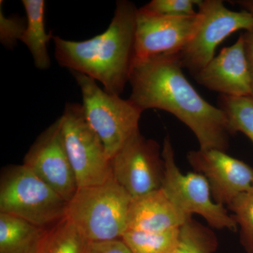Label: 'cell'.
<instances>
[{
	"mask_svg": "<svg viewBox=\"0 0 253 253\" xmlns=\"http://www.w3.org/2000/svg\"><path fill=\"white\" fill-rule=\"evenodd\" d=\"M113 179L132 199L161 189L165 165L157 141L136 132L111 159Z\"/></svg>",
	"mask_w": 253,
	"mask_h": 253,
	"instance_id": "9",
	"label": "cell"
},
{
	"mask_svg": "<svg viewBox=\"0 0 253 253\" xmlns=\"http://www.w3.org/2000/svg\"><path fill=\"white\" fill-rule=\"evenodd\" d=\"M26 13V28L21 41L27 46L38 69L46 70L50 67L51 59L48 51V44L53 39L52 33L45 29V1L23 0Z\"/></svg>",
	"mask_w": 253,
	"mask_h": 253,
	"instance_id": "16",
	"label": "cell"
},
{
	"mask_svg": "<svg viewBox=\"0 0 253 253\" xmlns=\"http://www.w3.org/2000/svg\"><path fill=\"white\" fill-rule=\"evenodd\" d=\"M67 201L24 165L4 168L0 179V213L44 229L66 217Z\"/></svg>",
	"mask_w": 253,
	"mask_h": 253,
	"instance_id": "4",
	"label": "cell"
},
{
	"mask_svg": "<svg viewBox=\"0 0 253 253\" xmlns=\"http://www.w3.org/2000/svg\"><path fill=\"white\" fill-rule=\"evenodd\" d=\"M202 20L199 11L193 16H172L138 9L134 61L178 54L194 38Z\"/></svg>",
	"mask_w": 253,
	"mask_h": 253,
	"instance_id": "10",
	"label": "cell"
},
{
	"mask_svg": "<svg viewBox=\"0 0 253 253\" xmlns=\"http://www.w3.org/2000/svg\"><path fill=\"white\" fill-rule=\"evenodd\" d=\"M198 8L202 22L194 38L174 55L181 68L193 75L201 71L214 57L216 48L233 33L253 29V17L248 11L228 9L221 0H201Z\"/></svg>",
	"mask_w": 253,
	"mask_h": 253,
	"instance_id": "8",
	"label": "cell"
},
{
	"mask_svg": "<svg viewBox=\"0 0 253 253\" xmlns=\"http://www.w3.org/2000/svg\"><path fill=\"white\" fill-rule=\"evenodd\" d=\"M191 218L181 212L161 188L132 199L126 230L162 232L180 228Z\"/></svg>",
	"mask_w": 253,
	"mask_h": 253,
	"instance_id": "14",
	"label": "cell"
},
{
	"mask_svg": "<svg viewBox=\"0 0 253 253\" xmlns=\"http://www.w3.org/2000/svg\"><path fill=\"white\" fill-rule=\"evenodd\" d=\"M233 2L239 5L244 11H248L253 17V0H238Z\"/></svg>",
	"mask_w": 253,
	"mask_h": 253,
	"instance_id": "26",
	"label": "cell"
},
{
	"mask_svg": "<svg viewBox=\"0 0 253 253\" xmlns=\"http://www.w3.org/2000/svg\"><path fill=\"white\" fill-rule=\"evenodd\" d=\"M243 38H244L245 55H246L248 68H249L253 97V29L243 33Z\"/></svg>",
	"mask_w": 253,
	"mask_h": 253,
	"instance_id": "25",
	"label": "cell"
},
{
	"mask_svg": "<svg viewBox=\"0 0 253 253\" xmlns=\"http://www.w3.org/2000/svg\"><path fill=\"white\" fill-rule=\"evenodd\" d=\"M220 109L224 111L231 134L242 132L253 142V97H220Z\"/></svg>",
	"mask_w": 253,
	"mask_h": 253,
	"instance_id": "20",
	"label": "cell"
},
{
	"mask_svg": "<svg viewBox=\"0 0 253 253\" xmlns=\"http://www.w3.org/2000/svg\"><path fill=\"white\" fill-rule=\"evenodd\" d=\"M195 171L206 176L212 199L229 205L236 196L253 188V168L219 150H198L187 154Z\"/></svg>",
	"mask_w": 253,
	"mask_h": 253,
	"instance_id": "12",
	"label": "cell"
},
{
	"mask_svg": "<svg viewBox=\"0 0 253 253\" xmlns=\"http://www.w3.org/2000/svg\"><path fill=\"white\" fill-rule=\"evenodd\" d=\"M181 69L174 55L134 61L129 99L142 112L156 109L175 116L193 131L200 150L226 152L231 134L226 113L206 101Z\"/></svg>",
	"mask_w": 253,
	"mask_h": 253,
	"instance_id": "1",
	"label": "cell"
},
{
	"mask_svg": "<svg viewBox=\"0 0 253 253\" xmlns=\"http://www.w3.org/2000/svg\"><path fill=\"white\" fill-rule=\"evenodd\" d=\"M162 157L165 172L161 189L176 207L187 217L202 216L211 227L236 231L237 223L224 205L213 200L206 176L197 172L184 174L177 167L169 136L163 141Z\"/></svg>",
	"mask_w": 253,
	"mask_h": 253,
	"instance_id": "7",
	"label": "cell"
},
{
	"mask_svg": "<svg viewBox=\"0 0 253 253\" xmlns=\"http://www.w3.org/2000/svg\"><path fill=\"white\" fill-rule=\"evenodd\" d=\"M59 119L63 146L78 189L101 185L113 179L111 159L86 123L82 104H66Z\"/></svg>",
	"mask_w": 253,
	"mask_h": 253,
	"instance_id": "6",
	"label": "cell"
},
{
	"mask_svg": "<svg viewBox=\"0 0 253 253\" xmlns=\"http://www.w3.org/2000/svg\"><path fill=\"white\" fill-rule=\"evenodd\" d=\"M90 243L65 217L46 231L41 253H88Z\"/></svg>",
	"mask_w": 253,
	"mask_h": 253,
	"instance_id": "17",
	"label": "cell"
},
{
	"mask_svg": "<svg viewBox=\"0 0 253 253\" xmlns=\"http://www.w3.org/2000/svg\"><path fill=\"white\" fill-rule=\"evenodd\" d=\"M0 4V42L7 49H12L17 41L22 38L26 28V22L23 18L18 16H5L1 4Z\"/></svg>",
	"mask_w": 253,
	"mask_h": 253,
	"instance_id": "23",
	"label": "cell"
},
{
	"mask_svg": "<svg viewBox=\"0 0 253 253\" xmlns=\"http://www.w3.org/2000/svg\"><path fill=\"white\" fill-rule=\"evenodd\" d=\"M46 231L0 213V253H41Z\"/></svg>",
	"mask_w": 253,
	"mask_h": 253,
	"instance_id": "15",
	"label": "cell"
},
{
	"mask_svg": "<svg viewBox=\"0 0 253 253\" xmlns=\"http://www.w3.org/2000/svg\"><path fill=\"white\" fill-rule=\"evenodd\" d=\"M218 245L214 231L191 218L181 226L179 242L170 253H214Z\"/></svg>",
	"mask_w": 253,
	"mask_h": 253,
	"instance_id": "19",
	"label": "cell"
},
{
	"mask_svg": "<svg viewBox=\"0 0 253 253\" xmlns=\"http://www.w3.org/2000/svg\"><path fill=\"white\" fill-rule=\"evenodd\" d=\"M137 11L134 3L119 0L112 21L101 34L84 41L54 36L56 61L99 81L106 92L121 96L134 63Z\"/></svg>",
	"mask_w": 253,
	"mask_h": 253,
	"instance_id": "2",
	"label": "cell"
},
{
	"mask_svg": "<svg viewBox=\"0 0 253 253\" xmlns=\"http://www.w3.org/2000/svg\"><path fill=\"white\" fill-rule=\"evenodd\" d=\"M201 0H152L143 6L149 12L163 16H193L197 14L195 6Z\"/></svg>",
	"mask_w": 253,
	"mask_h": 253,
	"instance_id": "22",
	"label": "cell"
},
{
	"mask_svg": "<svg viewBox=\"0 0 253 253\" xmlns=\"http://www.w3.org/2000/svg\"><path fill=\"white\" fill-rule=\"evenodd\" d=\"M180 228L162 232L129 229L121 239L133 253H170L179 242Z\"/></svg>",
	"mask_w": 253,
	"mask_h": 253,
	"instance_id": "18",
	"label": "cell"
},
{
	"mask_svg": "<svg viewBox=\"0 0 253 253\" xmlns=\"http://www.w3.org/2000/svg\"><path fill=\"white\" fill-rule=\"evenodd\" d=\"M88 253H133L122 239L91 241Z\"/></svg>",
	"mask_w": 253,
	"mask_h": 253,
	"instance_id": "24",
	"label": "cell"
},
{
	"mask_svg": "<svg viewBox=\"0 0 253 253\" xmlns=\"http://www.w3.org/2000/svg\"><path fill=\"white\" fill-rule=\"evenodd\" d=\"M81 89L86 123L102 141L111 159L126 141L139 131L142 111L129 99L109 94L94 79L71 71Z\"/></svg>",
	"mask_w": 253,
	"mask_h": 253,
	"instance_id": "5",
	"label": "cell"
},
{
	"mask_svg": "<svg viewBox=\"0 0 253 253\" xmlns=\"http://www.w3.org/2000/svg\"><path fill=\"white\" fill-rule=\"evenodd\" d=\"M130 195L111 179L80 188L68 202L66 217L90 241L120 239L126 231Z\"/></svg>",
	"mask_w": 253,
	"mask_h": 253,
	"instance_id": "3",
	"label": "cell"
},
{
	"mask_svg": "<svg viewBox=\"0 0 253 253\" xmlns=\"http://www.w3.org/2000/svg\"><path fill=\"white\" fill-rule=\"evenodd\" d=\"M23 165L69 202L78 186L63 146L60 119L42 132L28 150Z\"/></svg>",
	"mask_w": 253,
	"mask_h": 253,
	"instance_id": "11",
	"label": "cell"
},
{
	"mask_svg": "<svg viewBox=\"0 0 253 253\" xmlns=\"http://www.w3.org/2000/svg\"><path fill=\"white\" fill-rule=\"evenodd\" d=\"M194 76L199 84L223 96H252L243 34L235 44L223 48L217 56Z\"/></svg>",
	"mask_w": 253,
	"mask_h": 253,
	"instance_id": "13",
	"label": "cell"
},
{
	"mask_svg": "<svg viewBox=\"0 0 253 253\" xmlns=\"http://www.w3.org/2000/svg\"><path fill=\"white\" fill-rule=\"evenodd\" d=\"M240 226V241L247 253H253V188L228 205Z\"/></svg>",
	"mask_w": 253,
	"mask_h": 253,
	"instance_id": "21",
	"label": "cell"
}]
</instances>
